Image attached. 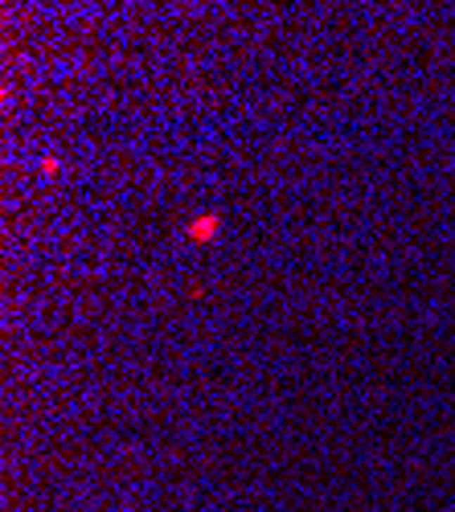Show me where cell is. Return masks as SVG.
<instances>
[{
  "label": "cell",
  "mask_w": 455,
  "mask_h": 512,
  "mask_svg": "<svg viewBox=\"0 0 455 512\" xmlns=\"http://www.w3.org/2000/svg\"><path fill=\"white\" fill-rule=\"evenodd\" d=\"M214 230H217V217L210 213V217H197V222L189 226V238H197V242H205V238H210Z\"/></svg>",
  "instance_id": "1"
}]
</instances>
